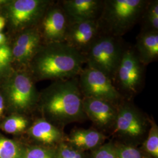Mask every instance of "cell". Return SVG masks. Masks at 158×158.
<instances>
[{
	"label": "cell",
	"instance_id": "cb8c5ba5",
	"mask_svg": "<svg viewBox=\"0 0 158 158\" xmlns=\"http://www.w3.org/2000/svg\"><path fill=\"white\" fill-rule=\"evenodd\" d=\"M92 158H116L115 147L111 143L102 145L93 150Z\"/></svg>",
	"mask_w": 158,
	"mask_h": 158
},
{
	"label": "cell",
	"instance_id": "2e32d148",
	"mask_svg": "<svg viewBox=\"0 0 158 158\" xmlns=\"http://www.w3.org/2000/svg\"><path fill=\"white\" fill-rule=\"evenodd\" d=\"M28 132L34 139L46 145L61 143L64 139L62 131L45 118L36 119L29 127Z\"/></svg>",
	"mask_w": 158,
	"mask_h": 158
},
{
	"label": "cell",
	"instance_id": "8fae6325",
	"mask_svg": "<svg viewBox=\"0 0 158 158\" xmlns=\"http://www.w3.org/2000/svg\"><path fill=\"white\" fill-rule=\"evenodd\" d=\"M100 35L97 21L71 23L64 42L85 56Z\"/></svg>",
	"mask_w": 158,
	"mask_h": 158
},
{
	"label": "cell",
	"instance_id": "8992f818",
	"mask_svg": "<svg viewBox=\"0 0 158 158\" xmlns=\"http://www.w3.org/2000/svg\"><path fill=\"white\" fill-rule=\"evenodd\" d=\"M79 88L83 97L110 102L117 107L124 101L106 75L92 68L83 69L78 76Z\"/></svg>",
	"mask_w": 158,
	"mask_h": 158
},
{
	"label": "cell",
	"instance_id": "83f0119b",
	"mask_svg": "<svg viewBox=\"0 0 158 158\" xmlns=\"http://www.w3.org/2000/svg\"><path fill=\"white\" fill-rule=\"evenodd\" d=\"M6 36L2 33L0 32V46L4 45H5L6 42Z\"/></svg>",
	"mask_w": 158,
	"mask_h": 158
},
{
	"label": "cell",
	"instance_id": "ffe728a7",
	"mask_svg": "<svg viewBox=\"0 0 158 158\" xmlns=\"http://www.w3.org/2000/svg\"><path fill=\"white\" fill-rule=\"evenodd\" d=\"M145 151L155 158H158V127L155 122L150 119V127L147 139L144 142Z\"/></svg>",
	"mask_w": 158,
	"mask_h": 158
},
{
	"label": "cell",
	"instance_id": "7a4b0ae2",
	"mask_svg": "<svg viewBox=\"0 0 158 158\" xmlns=\"http://www.w3.org/2000/svg\"><path fill=\"white\" fill-rule=\"evenodd\" d=\"M77 77L56 80L39 95L44 113L57 124L64 125L87 118Z\"/></svg>",
	"mask_w": 158,
	"mask_h": 158
},
{
	"label": "cell",
	"instance_id": "ac0fdd59",
	"mask_svg": "<svg viewBox=\"0 0 158 158\" xmlns=\"http://www.w3.org/2000/svg\"><path fill=\"white\" fill-rule=\"evenodd\" d=\"M139 23L141 33L158 32V0H148Z\"/></svg>",
	"mask_w": 158,
	"mask_h": 158
},
{
	"label": "cell",
	"instance_id": "484cf974",
	"mask_svg": "<svg viewBox=\"0 0 158 158\" xmlns=\"http://www.w3.org/2000/svg\"><path fill=\"white\" fill-rule=\"evenodd\" d=\"M12 50L6 45L0 46V74L10 67L11 62Z\"/></svg>",
	"mask_w": 158,
	"mask_h": 158
},
{
	"label": "cell",
	"instance_id": "7c38bea8",
	"mask_svg": "<svg viewBox=\"0 0 158 158\" xmlns=\"http://www.w3.org/2000/svg\"><path fill=\"white\" fill-rule=\"evenodd\" d=\"M83 106L87 118H89L100 131L113 130L118 107L110 102L83 97Z\"/></svg>",
	"mask_w": 158,
	"mask_h": 158
},
{
	"label": "cell",
	"instance_id": "d6986e66",
	"mask_svg": "<svg viewBox=\"0 0 158 158\" xmlns=\"http://www.w3.org/2000/svg\"><path fill=\"white\" fill-rule=\"evenodd\" d=\"M28 124V120L25 117L20 115H14L6 119L2 124L1 127L7 133L16 134L26 130Z\"/></svg>",
	"mask_w": 158,
	"mask_h": 158
},
{
	"label": "cell",
	"instance_id": "9c48e42d",
	"mask_svg": "<svg viewBox=\"0 0 158 158\" xmlns=\"http://www.w3.org/2000/svg\"><path fill=\"white\" fill-rule=\"evenodd\" d=\"M52 2L48 0H16L8 6L12 25L19 29L36 27L46 10Z\"/></svg>",
	"mask_w": 158,
	"mask_h": 158
},
{
	"label": "cell",
	"instance_id": "7402d4cb",
	"mask_svg": "<svg viewBox=\"0 0 158 158\" xmlns=\"http://www.w3.org/2000/svg\"><path fill=\"white\" fill-rule=\"evenodd\" d=\"M21 158H56V153L44 147H29L23 151Z\"/></svg>",
	"mask_w": 158,
	"mask_h": 158
},
{
	"label": "cell",
	"instance_id": "52a82bcc",
	"mask_svg": "<svg viewBox=\"0 0 158 158\" xmlns=\"http://www.w3.org/2000/svg\"><path fill=\"white\" fill-rule=\"evenodd\" d=\"M150 127V119L136 107L132 101L124 100L118 107L113 133L127 138L138 139Z\"/></svg>",
	"mask_w": 158,
	"mask_h": 158
},
{
	"label": "cell",
	"instance_id": "ba28073f",
	"mask_svg": "<svg viewBox=\"0 0 158 158\" xmlns=\"http://www.w3.org/2000/svg\"><path fill=\"white\" fill-rule=\"evenodd\" d=\"M70 21L60 2L51 3L36 28L43 44L64 42Z\"/></svg>",
	"mask_w": 158,
	"mask_h": 158
},
{
	"label": "cell",
	"instance_id": "9a60e30c",
	"mask_svg": "<svg viewBox=\"0 0 158 158\" xmlns=\"http://www.w3.org/2000/svg\"><path fill=\"white\" fill-rule=\"evenodd\" d=\"M106 138V136L102 132L95 128H80L73 130L66 137L65 141L74 148L83 151L96 149L102 145Z\"/></svg>",
	"mask_w": 158,
	"mask_h": 158
},
{
	"label": "cell",
	"instance_id": "3957f363",
	"mask_svg": "<svg viewBox=\"0 0 158 158\" xmlns=\"http://www.w3.org/2000/svg\"><path fill=\"white\" fill-rule=\"evenodd\" d=\"M148 0H104L97 20L101 34L123 36L139 23Z\"/></svg>",
	"mask_w": 158,
	"mask_h": 158
},
{
	"label": "cell",
	"instance_id": "5bb4252c",
	"mask_svg": "<svg viewBox=\"0 0 158 158\" xmlns=\"http://www.w3.org/2000/svg\"><path fill=\"white\" fill-rule=\"evenodd\" d=\"M42 45V38L35 27L24 29L15 40L12 56L19 63L28 66Z\"/></svg>",
	"mask_w": 158,
	"mask_h": 158
},
{
	"label": "cell",
	"instance_id": "d4e9b609",
	"mask_svg": "<svg viewBox=\"0 0 158 158\" xmlns=\"http://www.w3.org/2000/svg\"><path fill=\"white\" fill-rule=\"evenodd\" d=\"M116 158H143L141 151L135 147L129 145L115 147Z\"/></svg>",
	"mask_w": 158,
	"mask_h": 158
},
{
	"label": "cell",
	"instance_id": "4fadbf2b",
	"mask_svg": "<svg viewBox=\"0 0 158 158\" xmlns=\"http://www.w3.org/2000/svg\"><path fill=\"white\" fill-rule=\"evenodd\" d=\"M104 0H63L59 1L70 23L97 21Z\"/></svg>",
	"mask_w": 158,
	"mask_h": 158
},
{
	"label": "cell",
	"instance_id": "e0dca14e",
	"mask_svg": "<svg viewBox=\"0 0 158 158\" xmlns=\"http://www.w3.org/2000/svg\"><path fill=\"white\" fill-rule=\"evenodd\" d=\"M134 48L139 60L145 66L156 61L158 59V32H139Z\"/></svg>",
	"mask_w": 158,
	"mask_h": 158
},
{
	"label": "cell",
	"instance_id": "30bf717a",
	"mask_svg": "<svg viewBox=\"0 0 158 158\" xmlns=\"http://www.w3.org/2000/svg\"><path fill=\"white\" fill-rule=\"evenodd\" d=\"M34 80L27 72L17 73L10 80L6 87L7 97L10 104L16 110H28L38 101L40 94Z\"/></svg>",
	"mask_w": 158,
	"mask_h": 158
},
{
	"label": "cell",
	"instance_id": "4316f807",
	"mask_svg": "<svg viewBox=\"0 0 158 158\" xmlns=\"http://www.w3.org/2000/svg\"><path fill=\"white\" fill-rule=\"evenodd\" d=\"M4 99H3L2 97L0 95V117L2 115V113L4 111Z\"/></svg>",
	"mask_w": 158,
	"mask_h": 158
},
{
	"label": "cell",
	"instance_id": "f1b7e54d",
	"mask_svg": "<svg viewBox=\"0 0 158 158\" xmlns=\"http://www.w3.org/2000/svg\"><path fill=\"white\" fill-rule=\"evenodd\" d=\"M6 25V19L4 17L0 16V32Z\"/></svg>",
	"mask_w": 158,
	"mask_h": 158
},
{
	"label": "cell",
	"instance_id": "277c9868",
	"mask_svg": "<svg viewBox=\"0 0 158 158\" xmlns=\"http://www.w3.org/2000/svg\"><path fill=\"white\" fill-rule=\"evenodd\" d=\"M127 45L123 37L101 34L85 54L87 67L101 72L113 80Z\"/></svg>",
	"mask_w": 158,
	"mask_h": 158
},
{
	"label": "cell",
	"instance_id": "5b68a950",
	"mask_svg": "<svg viewBox=\"0 0 158 158\" xmlns=\"http://www.w3.org/2000/svg\"><path fill=\"white\" fill-rule=\"evenodd\" d=\"M146 67L139 60L134 46L127 45L112 80L124 100L132 101L143 90Z\"/></svg>",
	"mask_w": 158,
	"mask_h": 158
},
{
	"label": "cell",
	"instance_id": "6da1fadb",
	"mask_svg": "<svg viewBox=\"0 0 158 158\" xmlns=\"http://www.w3.org/2000/svg\"><path fill=\"white\" fill-rule=\"evenodd\" d=\"M85 63V56L64 42L43 44L29 64V73L36 80L70 79L79 76Z\"/></svg>",
	"mask_w": 158,
	"mask_h": 158
},
{
	"label": "cell",
	"instance_id": "603a6c76",
	"mask_svg": "<svg viewBox=\"0 0 158 158\" xmlns=\"http://www.w3.org/2000/svg\"><path fill=\"white\" fill-rule=\"evenodd\" d=\"M56 158H85L83 151L72 147L67 142H61L56 152Z\"/></svg>",
	"mask_w": 158,
	"mask_h": 158
},
{
	"label": "cell",
	"instance_id": "44dd1931",
	"mask_svg": "<svg viewBox=\"0 0 158 158\" xmlns=\"http://www.w3.org/2000/svg\"><path fill=\"white\" fill-rule=\"evenodd\" d=\"M23 152L16 142L0 137V158H21Z\"/></svg>",
	"mask_w": 158,
	"mask_h": 158
},
{
	"label": "cell",
	"instance_id": "f546056e",
	"mask_svg": "<svg viewBox=\"0 0 158 158\" xmlns=\"http://www.w3.org/2000/svg\"><path fill=\"white\" fill-rule=\"evenodd\" d=\"M90 158H91V157H90Z\"/></svg>",
	"mask_w": 158,
	"mask_h": 158
}]
</instances>
